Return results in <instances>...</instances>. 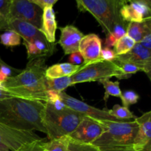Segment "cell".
I'll return each instance as SVG.
<instances>
[{
    "label": "cell",
    "instance_id": "1",
    "mask_svg": "<svg viewBox=\"0 0 151 151\" xmlns=\"http://www.w3.org/2000/svg\"><path fill=\"white\" fill-rule=\"evenodd\" d=\"M44 103L39 100L13 97L0 101V123L24 131L46 134L42 122Z\"/></svg>",
    "mask_w": 151,
    "mask_h": 151
},
{
    "label": "cell",
    "instance_id": "2",
    "mask_svg": "<svg viewBox=\"0 0 151 151\" xmlns=\"http://www.w3.org/2000/svg\"><path fill=\"white\" fill-rule=\"evenodd\" d=\"M46 58L29 60L26 68L19 75L12 76L2 83V87L18 94L21 98L46 103L47 90L45 76Z\"/></svg>",
    "mask_w": 151,
    "mask_h": 151
},
{
    "label": "cell",
    "instance_id": "3",
    "mask_svg": "<svg viewBox=\"0 0 151 151\" xmlns=\"http://www.w3.org/2000/svg\"><path fill=\"white\" fill-rule=\"evenodd\" d=\"M101 121L104 129L93 145L100 151H137L134 139L138 124L135 119L128 122Z\"/></svg>",
    "mask_w": 151,
    "mask_h": 151
},
{
    "label": "cell",
    "instance_id": "4",
    "mask_svg": "<svg viewBox=\"0 0 151 151\" xmlns=\"http://www.w3.org/2000/svg\"><path fill=\"white\" fill-rule=\"evenodd\" d=\"M84 116L67 106L55 109L50 103H44L42 122L47 137L51 140L69 135Z\"/></svg>",
    "mask_w": 151,
    "mask_h": 151
},
{
    "label": "cell",
    "instance_id": "5",
    "mask_svg": "<svg viewBox=\"0 0 151 151\" xmlns=\"http://www.w3.org/2000/svg\"><path fill=\"white\" fill-rule=\"evenodd\" d=\"M125 0H77V7L81 12H88L92 15L103 32L109 35L116 25L125 23L119 15L121 7Z\"/></svg>",
    "mask_w": 151,
    "mask_h": 151
},
{
    "label": "cell",
    "instance_id": "6",
    "mask_svg": "<svg viewBox=\"0 0 151 151\" xmlns=\"http://www.w3.org/2000/svg\"><path fill=\"white\" fill-rule=\"evenodd\" d=\"M116 77L119 79L120 70L115 62L100 60L86 65H81L76 73L71 76V86L82 83L99 81Z\"/></svg>",
    "mask_w": 151,
    "mask_h": 151
},
{
    "label": "cell",
    "instance_id": "7",
    "mask_svg": "<svg viewBox=\"0 0 151 151\" xmlns=\"http://www.w3.org/2000/svg\"><path fill=\"white\" fill-rule=\"evenodd\" d=\"M42 13L43 10L30 0H10L6 18L24 21L40 29Z\"/></svg>",
    "mask_w": 151,
    "mask_h": 151
},
{
    "label": "cell",
    "instance_id": "8",
    "mask_svg": "<svg viewBox=\"0 0 151 151\" xmlns=\"http://www.w3.org/2000/svg\"><path fill=\"white\" fill-rule=\"evenodd\" d=\"M103 129L104 128L101 120L86 116L68 137L73 141L92 144L101 135Z\"/></svg>",
    "mask_w": 151,
    "mask_h": 151
},
{
    "label": "cell",
    "instance_id": "9",
    "mask_svg": "<svg viewBox=\"0 0 151 151\" xmlns=\"http://www.w3.org/2000/svg\"><path fill=\"white\" fill-rule=\"evenodd\" d=\"M61 100L63 103L69 109L75 111L77 112L84 114L85 116H89L93 119H98V120H109V121H114V122H122L116 118L111 116L106 109H99L96 108L92 107L89 105L86 104L84 102L81 100H78L76 98L71 97L69 94L65 93L64 91L59 92Z\"/></svg>",
    "mask_w": 151,
    "mask_h": 151
},
{
    "label": "cell",
    "instance_id": "10",
    "mask_svg": "<svg viewBox=\"0 0 151 151\" xmlns=\"http://www.w3.org/2000/svg\"><path fill=\"white\" fill-rule=\"evenodd\" d=\"M150 0L127 1L119 10V15L125 22H142L150 17Z\"/></svg>",
    "mask_w": 151,
    "mask_h": 151
},
{
    "label": "cell",
    "instance_id": "11",
    "mask_svg": "<svg viewBox=\"0 0 151 151\" xmlns=\"http://www.w3.org/2000/svg\"><path fill=\"white\" fill-rule=\"evenodd\" d=\"M115 61L120 63H131L139 66L145 72L149 78L151 73V50H147L140 44H135L132 50L128 53L116 57Z\"/></svg>",
    "mask_w": 151,
    "mask_h": 151
},
{
    "label": "cell",
    "instance_id": "12",
    "mask_svg": "<svg viewBox=\"0 0 151 151\" xmlns=\"http://www.w3.org/2000/svg\"><path fill=\"white\" fill-rule=\"evenodd\" d=\"M101 50L102 41L97 34L90 33L84 35L78 47V52L83 58V65L101 60Z\"/></svg>",
    "mask_w": 151,
    "mask_h": 151
},
{
    "label": "cell",
    "instance_id": "13",
    "mask_svg": "<svg viewBox=\"0 0 151 151\" xmlns=\"http://www.w3.org/2000/svg\"><path fill=\"white\" fill-rule=\"evenodd\" d=\"M138 131L134 139L137 151H151V111L143 114L135 119Z\"/></svg>",
    "mask_w": 151,
    "mask_h": 151
},
{
    "label": "cell",
    "instance_id": "14",
    "mask_svg": "<svg viewBox=\"0 0 151 151\" xmlns=\"http://www.w3.org/2000/svg\"><path fill=\"white\" fill-rule=\"evenodd\" d=\"M60 37L58 44L63 49L65 55H71L78 52L80 42L83 33L73 25H67L64 27H60Z\"/></svg>",
    "mask_w": 151,
    "mask_h": 151
},
{
    "label": "cell",
    "instance_id": "15",
    "mask_svg": "<svg viewBox=\"0 0 151 151\" xmlns=\"http://www.w3.org/2000/svg\"><path fill=\"white\" fill-rule=\"evenodd\" d=\"M57 27L55 13L52 7H47L43 10L41 26L39 30L50 44H54L55 41V32Z\"/></svg>",
    "mask_w": 151,
    "mask_h": 151
},
{
    "label": "cell",
    "instance_id": "16",
    "mask_svg": "<svg viewBox=\"0 0 151 151\" xmlns=\"http://www.w3.org/2000/svg\"><path fill=\"white\" fill-rule=\"evenodd\" d=\"M125 31L126 35L137 44L139 43L146 34L151 32V17L147 18L142 22H129Z\"/></svg>",
    "mask_w": 151,
    "mask_h": 151
},
{
    "label": "cell",
    "instance_id": "17",
    "mask_svg": "<svg viewBox=\"0 0 151 151\" xmlns=\"http://www.w3.org/2000/svg\"><path fill=\"white\" fill-rule=\"evenodd\" d=\"M81 66H75L69 63H57L47 68L45 76L48 79L71 77L78 72Z\"/></svg>",
    "mask_w": 151,
    "mask_h": 151
},
{
    "label": "cell",
    "instance_id": "18",
    "mask_svg": "<svg viewBox=\"0 0 151 151\" xmlns=\"http://www.w3.org/2000/svg\"><path fill=\"white\" fill-rule=\"evenodd\" d=\"M69 141V137L64 136L49 140L48 142L45 140L41 145L44 151H67Z\"/></svg>",
    "mask_w": 151,
    "mask_h": 151
},
{
    "label": "cell",
    "instance_id": "19",
    "mask_svg": "<svg viewBox=\"0 0 151 151\" xmlns=\"http://www.w3.org/2000/svg\"><path fill=\"white\" fill-rule=\"evenodd\" d=\"M106 110L111 116L122 122L132 121L137 118V116L133 114L128 108L121 106L118 104L114 105L111 109H106Z\"/></svg>",
    "mask_w": 151,
    "mask_h": 151
},
{
    "label": "cell",
    "instance_id": "20",
    "mask_svg": "<svg viewBox=\"0 0 151 151\" xmlns=\"http://www.w3.org/2000/svg\"><path fill=\"white\" fill-rule=\"evenodd\" d=\"M136 44L137 43L131 37L125 34V35L117 40L115 45L114 46V51L116 56L122 55L131 51Z\"/></svg>",
    "mask_w": 151,
    "mask_h": 151
},
{
    "label": "cell",
    "instance_id": "21",
    "mask_svg": "<svg viewBox=\"0 0 151 151\" xmlns=\"http://www.w3.org/2000/svg\"><path fill=\"white\" fill-rule=\"evenodd\" d=\"M46 84L48 91L62 92L71 86V77H64V78H55V79L47 78Z\"/></svg>",
    "mask_w": 151,
    "mask_h": 151
},
{
    "label": "cell",
    "instance_id": "22",
    "mask_svg": "<svg viewBox=\"0 0 151 151\" xmlns=\"http://www.w3.org/2000/svg\"><path fill=\"white\" fill-rule=\"evenodd\" d=\"M100 83L103 84V87L105 88V94L103 100L105 101H107L109 97L110 96L116 97H121L122 95V91L119 88V83L118 81H111L110 79H102L99 81Z\"/></svg>",
    "mask_w": 151,
    "mask_h": 151
},
{
    "label": "cell",
    "instance_id": "23",
    "mask_svg": "<svg viewBox=\"0 0 151 151\" xmlns=\"http://www.w3.org/2000/svg\"><path fill=\"white\" fill-rule=\"evenodd\" d=\"M120 70V77L119 80L122 79H128L131 78L134 74H136L138 72H142V69L139 66H135L131 63H120L118 61H114Z\"/></svg>",
    "mask_w": 151,
    "mask_h": 151
},
{
    "label": "cell",
    "instance_id": "24",
    "mask_svg": "<svg viewBox=\"0 0 151 151\" xmlns=\"http://www.w3.org/2000/svg\"><path fill=\"white\" fill-rule=\"evenodd\" d=\"M0 44L6 47H16L21 44V37L12 30H7L0 35Z\"/></svg>",
    "mask_w": 151,
    "mask_h": 151
},
{
    "label": "cell",
    "instance_id": "25",
    "mask_svg": "<svg viewBox=\"0 0 151 151\" xmlns=\"http://www.w3.org/2000/svg\"><path fill=\"white\" fill-rule=\"evenodd\" d=\"M23 44L26 47L27 59L29 60L39 58H46L48 56L47 54L38 50L36 46L33 44V42H24V41H23Z\"/></svg>",
    "mask_w": 151,
    "mask_h": 151
},
{
    "label": "cell",
    "instance_id": "26",
    "mask_svg": "<svg viewBox=\"0 0 151 151\" xmlns=\"http://www.w3.org/2000/svg\"><path fill=\"white\" fill-rule=\"evenodd\" d=\"M67 151H100L92 144L78 142L70 139Z\"/></svg>",
    "mask_w": 151,
    "mask_h": 151
},
{
    "label": "cell",
    "instance_id": "27",
    "mask_svg": "<svg viewBox=\"0 0 151 151\" xmlns=\"http://www.w3.org/2000/svg\"><path fill=\"white\" fill-rule=\"evenodd\" d=\"M121 100L124 107L129 108L131 105L136 104L139 100L140 97L137 93L134 91H126L125 92L122 93L121 95Z\"/></svg>",
    "mask_w": 151,
    "mask_h": 151
},
{
    "label": "cell",
    "instance_id": "28",
    "mask_svg": "<svg viewBox=\"0 0 151 151\" xmlns=\"http://www.w3.org/2000/svg\"><path fill=\"white\" fill-rule=\"evenodd\" d=\"M45 139H44L43 140H40V141L26 143V144L21 146L16 151H44L42 149V147H41V143L42 142L45 141Z\"/></svg>",
    "mask_w": 151,
    "mask_h": 151
},
{
    "label": "cell",
    "instance_id": "29",
    "mask_svg": "<svg viewBox=\"0 0 151 151\" xmlns=\"http://www.w3.org/2000/svg\"><path fill=\"white\" fill-rule=\"evenodd\" d=\"M116 54L114 51L109 47H105L102 48L101 53H100V59L105 61L114 62L116 60Z\"/></svg>",
    "mask_w": 151,
    "mask_h": 151
},
{
    "label": "cell",
    "instance_id": "30",
    "mask_svg": "<svg viewBox=\"0 0 151 151\" xmlns=\"http://www.w3.org/2000/svg\"><path fill=\"white\" fill-rule=\"evenodd\" d=\"M13 70L15 71V69L9 66L7 64L3 65L0 67V81L1 83H4L8 78L12 77Z\"/></svg>",
    "mask_w": 151,
    "mask_h": 151
},
{
    "label": "cell",
    "instance_id": "31",
    "mask_svg": "<svg viewBox=\"0 0 151 151\" xmlns=\"http://www.w3.org/2000/svg\"><path fill=\"white\" fill-rule=\"evenodd\" d=\"M30 1L43 10L47 7H52V6L57 3L58 0H30Z\"/></svg>",
    "mask_w": 151,
    "mask_h": 151
},
{
    "label": "cell",
    "instance_id": "32",
    "mask_svg": "<svg viewBox=\"0 0 151 151\" xmlns=\"http://www.w3.org/2000/svg\"><path fill=\"white\" fill-rule=\"evenodd\" d=\"M68 63L75 65V66H81V64L83 63V58L82 55H81L79 52H76L72 53L69 55Z\"/></svg>",
    "mask_w": 151,
    "mask_h": 151
},
{
    "label": "cell",
    "instance_id": "33",
    "mask_svg": "<svg viewBox=\"0 0 151 151\" xmlns=\"http://www.w3.org/2000/svg\"><path fill=\"white\" fill-rule=\"evenodd\" d=\"M139 44H141L143 47L146 48L147 50H151V32H148L146 34Z\"/></svg>",
    "mask_w": 151,
    "mask_h": 151
},
{
    "label": "cell",
    "instance_id": "34",
    "mask_svg": "<svg viewBox=\"0 0 151 151\" xmlns=\"http://www.w3.org/2000/svg\"><path fill=\"white\" fill-rule=\"evenodd\" d=\"M10 3V0H0V12L4 16H7Z\"/></svg>",
    "mask_w": 151,
    "mask_h": 151
},
{
    "label": "cell",
    "instance_id": "35",
    "mask_svg": "<svg viewBox=\"0 0 151 151\" xmlns=\"http://www.w3.org/2000/svg\"><path fill=\"white\" fill-rule=\"evenodd\" d=\"M5 64H6V63H4V62L3 61V60H1V58H0V67H1V66H3V65H5Z\"/></svg>",
    "mask_w": 151,
    "mask_h": 151
},
{
    "label": "cell",
    "instance_id": "36",
    "mask_svg": "<svg viewBox=\"0 0 151 151\" xmlns=\"http://www.w3.org/2000/svg\"><path fill=\"white\" fill-rule=\"evenodd\" d=\"M0 87H2V83H1V81H0Z\"/></svg>",
    "mask_w": 151,
    "mask_h": 151
}]
</instances>
